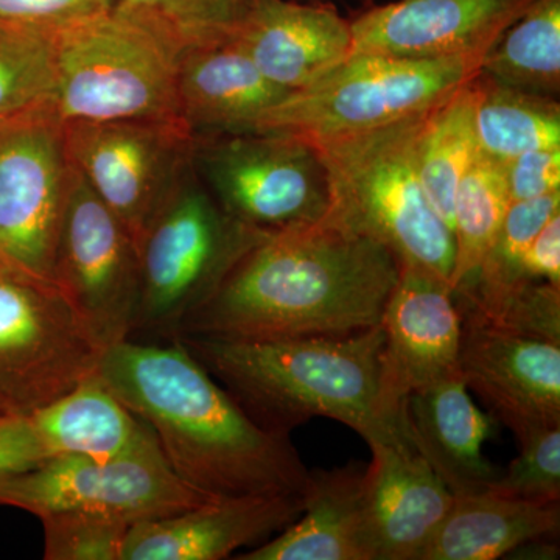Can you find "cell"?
I'll list each match as a JSON object with an SVG mask.
<instances>
[{
    "label": "cell",
    "mask_w": 560,
    "mask_h": 560,
    "mask_svg": "<svg viewBox=\"0 0 560 560\" xmlns=\"http://www.w3.org/2000/svg\"><path fill=\"white\" fill-rule=\"evenodd\" d=\"M54 282L103 350L130 340L140 298L139 246L72 164Z\"/></svg>",
    "instance_id": "7c38bea8"
},
{
    "label": "cell",
    "mask_w": 560,
    "mask_h": 560,
    "mask_svg": "<svg viewBox=\"0 0 560 560\" xmlns=\"http://www.w3.org/2000/svg\"><path fill=\"white\" fill-rule=\"evenodd\" d=\"M381 327L378 410L389 425L407 433L408 397L459 372L463 318L451 283L400 267Z\"/></svg>",
    "instance_id": "5bb4252c"
},
{
    "label": "cell",
    "mask_w": 560,
    "mask_h": 560,
    "mask_svg": "<svg viewBox=\"0 0 560 560\" xmlns=\"http://www.w3.org/2000/svg\"><path fill=\"white\" fill-rule=\"evenodd\" d=\"M463 320L560 346V287L525 280L475 311H459Z\"/></svg>",
    "instance_id": "1f68e13d"
},
{
    "label": "cell",
    "mask_w": 560,
    "mask_h": 560,
    "mask_svg": "<svg viewBox=\"0 0 560 560\" xmlns=\"http://www.w3.org/2000/svg\"><path fill=\"white\" fill-rule=\"evenodd\" d=\"M256 0H116L113 13L150 33L176 60L237 35Z\"/></svg>",
    "instance_id": "83f0119b"
},
{
    "label": "cell",
    "mask_w": 560,
    "mask_h": 560,
    "mask_svg": "<svg viewBox=\"0 0 560 560\" xmlns=\"http://www.w3.org/2000/svg\"><path fill=\"white\" fill-rule=\"evenodd\" d=\"M191 167L221 209L264 232L315 223L330 208V184L318 150L275 132L195 139Z\"/></svg>",
    "instance_id": "9c48e42d"
},
{
    "label": "cell",
    "mask_w": 560,
    "mask_h": 560,
    "mask_svg": "<svg viewBox=\"0 0 560 560\" xmlns=\"http://www.w3.org/2000/svg\"><path fill=\"white\" fill-rule=\"evenodd\" d=\"M0 271H5V270H2V268H0ZM7 272H9V271H7Z\"/></svg>",
    "instance_id": "ab89813d"
},
{
    "label": "cell",
    "mask_w": 560,
    "mask_h": 560,
    "mask_svg": "<svg viewBox=\"0 0 560 560\" xmlns=\"http://www.w3.org/2000/svg\"><path fill=\"white\" fill-rule=\"evenodd\" d=\"M70 162L51 116L0 124V268L55 287ZM57 289V287H55Z\"/></svg>",
    "instance_id": "4fadbf2b"
},
{
    "label": "cell",
    "mask_w": 560,
    "mask_h": 560,
    "mask_svg": "<svg viewBox=\"0 0 560 560\" xmlns=\"http://www.w3.org/2000/svg\"><path fill=\"white\" fill-rule=\"evenodd\" d=\"M219 500L190 488L165 459L154 433L110 458L57 456L0 480V504L36 517L86 512L135 525Z\"/></svg>",
    "instance_id": "ba28073f"
},
{
    "label": "cell",
    "mask_w": 560,
    "mask_h": 560,
    "mask_svg": "<svg viewBox=\"0 0 560 560\" xmlns=\"http://www.w3.org/2000/svg\"><path fill=\"white\" fill-rule=\"evenodd\" d=\"M501 86L556 98L560 91V0H536L481 61Z\"/></svg>",
    "instance_id": "484cf974"
},
{
    "label": "cell",
    "mask_w": 560,
    "mask_h": 560,
    "mask_svg": "<svg viewBox=\"0 0 560 560\" xmlns=\"http://www.w3.org/2000/svg\"><path fill=\"white\" fill-rule=\"evenodd\" d=\"M103 349L55 287L0 271V407L28 416L94 377Z\"/></svg>",
    "instance_id": "30bf717a"
},
{
    "label": "cell",
    "mask_w": 560,
    "mask_h": 560,
    "mask_svg": "<svg viewBox=\"0 0 560 560\" xmlns=\"http://www.w3.org/2000/svg\"><path fill=\"white\" fill-rule=\"evenodd\" d=\"M474 80L430 110L418 140L420 184L451 231L456 189L478 153Z\"/></svg>",
    "instance_id": "4316f807"
},
{
    "label": "cell",
    "mask_w": 560,
    "mask_h": 560,
    "mask_svg": "<svg viewBox=\"0 0 560 560\" xmlns=\"http://www.w3.org/2000/svg\"><path fill=\"white\" fill-rule=\"evenodd\" d=\"M39 521L47 560H121L125 537L131 528L128 523L86 512H55Z\"/></svg>",
    "instance_id": "d6a6232c"
},
{
    "label": "cell",
    "mask_w": 560,
    "mask_h": 560,
    "mask_svg": "<svg viewBox=\"0 0 560 560\" xmlns=\"http://www.w3.org/2000/svg\"><path fill=\"white\" fill-rule=\"evenodd\" d=\"M510 206L503 165L477 153L453 201V290L466 285L477 272Z\"/></svg>",
    "instance_id": "f1b7e54d"
},
{
    "label": "cell",
    "mask_w": 560,
    "mask_h": 560,
    "mask_svg": "<svg viewBox=\"0 0 560 560\" xmlns=\"http://www.w3.org/2000/svg\"><path fill=\"white\" fill-rule=\"evenodd\" d=\"M95 377L153 430L190 488L213 499L304 495L311 470L290 436L257 425L178 338L109 346Z\"/></svg>",
    "instance_id": "7a4b0ae2"
},
{
    "label": "cell",
    "mask_w": 560,
    "mask_h": 560,
    "mask_svg": "<svg viewBox=\"0 0 560 560\" xmlns=\"http://www.w3.org/2000/svg\"><path fill=\"white\" fill-rule=\"evenodd\" d=\"M503 168L511 202L560 190V149L528 151L506 162Z\"/></svg>",
    "instance_id": "d590c367"
},
{
    "label": "cell",
    "mask_w": 560,
    "mask_h": 560,
    "mask_svg": "<svg viewBox=\"0 0 560 560\" xmlns=\"http://www.w3.org/2000/svg\"><path fill=\"white\" fill-rule=\"evenodd\" d=\"M54 49L60 124L180 120L175 55L113 11L54 33Z\"/></svg>",
    "instance_id": "52a82bcc"
},
{
    "label": "cell",
    "mask_w": 560,
    "mask_h": 560,
    "mask_svg": "<svg viewBox=\"0 0 560 560\" xmlns=\"http://www.w3.org/2000/svg\"><path fill=\"white\" fill-rule=\"evenodd\" d=\"M431 109L312 145L329 175L327 215L381 243L400 267L429 272L452 287L453 234L431 208L418 173L419 135Z\"/></svg>",
    "instance_id": "277c9868"
},
{
    "label": "cell",
    "mask_w": 560,
    "mask_h": 560,
    "mask_svg": "<svg viewBox=\"0 0 560 560\" xmlns=\"http://www.w3.org/2000/svg\"><path fill=\"white\" fill-rule=\"evenodd\" d=\"M178 340L271 433L290 436L302 423L326 418L357 431L368 445L410 442L378 410L381 324L341 337Z\"/></svg>",
    "instance_id": "3957f363"
},
{
    "label": "cell",
    "mask_w": 560,
    "mask_h": 560,
    "mask_svg": "<svg viewBox=\"0 0 560 560\" xmlns=\"http://www.w3.org/2000/svg\"><path fill=\"white\" fill-rule=\"evenodd\" d=\"M272 83L301 90L352 54L350 22L329 7L256 0L232 38Z\"/></svg>",
    "instance_id": "d6986e66"
},
{
    "label": "cell",
    "mask_w": 560,
    "mask_h": 560,
    "mask_svg": "<svg viewBox=\"0 0 560 560\" xmlns=\"http://www.w3.org/2000/svg\"><path fill=\"white\" fill-rule=\"evenodd\" d=\"M304 511V495L228 497L131 525L121 560H221L260 545Z\"/></svg>",
    "instance_id": "e0dca14e"
},
{
    "label": "cell",
    "mask_w": 560,
    "mask_h": 560,
    "mask_svg": "<svg viewBox=\"0 0 560 560\" xmlns=\"http://www.w3.org/2000/svg\"><path fill=\"white\" fill-rule=\"evenodd\" d=\"M54 35L0 20V124L55 117Z\"/></svg>",
    "instance_id": "f546056e"
},
{
    "label": "cell",
    "mask_w": 560,
    "mask_h": 560,
    "mask_svg": "<svg viewBox=\"0 0 560 560\" xmlns=\"http://www.w3.org/2000/svg\"><path fill=\"white\" fill-rule=\"evenodd\" d=\"M50 459L27 416L0 418V480Z\"/></svg>",
    "instance_id": "8d00e7d4"
},
{
    "label": "cell",
    "mask_w": 560,
    "mask_h": 560,
    "mask_svg": "<svg viewBox=\"0 0 560 560\" xmlns=\"http://www.w3.org/2000/svg\"><path fill=\"white\" fill-rule=\"evenodd\" d=\"M370 448L364 504L375 560H422L455 497L410 442Z\"/></svg>",
    "instance_id": "ac0fdd59"
},
{
    "label": "cell",
    "mask_w": 560,
    "mask_h": 560,
    "mask_svg": "<svg viewBox=\"0 0 560 560\" xmlns=\"http://www.w3.org/2000/svg\"><path fill=\"white\" fill-rule=\"evenodd\" d=\"M536 0H396L350 22L352 54L485 57Z\"/></svg>",
    "instance_id": "2e32d148"
},
{
    "label": "cell",
    "mask_w": 560,
    "mask_h": 560,
    "mask_svg": "<svg viewBox=\"0 0 560 560\" xmlns=\"http://www.w3.org/2000/svg\"><path fill=\"white\" fill-rule=\"evenodd\" d=\"M458 371L515 440L560 427V346L463 320Z\"/></svg>",
    "instance_id": "9a60e30c"
},
{
    "label": "cell",
    "mask_w": 560,
    "mask_h": 560,
    "mask_svg": "<svg viewBox=\"0 0 560 560\" xmlns=\"http://www.w3.org/2000/svg\"><path fill=\"white\" fill-rule=\"evenodd\" d=\"M405 431L453 497L489 492L500 475L482 452L492 420L471 400L459 372L408 397Z\"/></svg>",
    "instance_id": "44dd1931"
},
{
    "label": "cell",
    "mask_w": 560,
    "mask_h": 560,
    "mask_svg": "<svg viewBox=\"0 0 560 560\" xmlns=\"http://www.w3.org/2000/svg\"><path fill=\"white\" fill-rule=\"evenodd\" d=\"M559 503L541 504L493 492L455 497L422 560H495L526 541L559 536Z\"/></svg>",
    "instance_id": "603a6c76"
},
{
    "label": "cell",
    "mask_w": 560,
    "mask_h": 560,
    "mask_svg": "<svg viewBox=\"0 0 560 560\" xmlns=\"http://www.w3.org/2000/svg\"><path fill=\"white\" fill-rule=\"evenodd\" d=\"M116 0H0V20L54 33L113 11Z\"/></svg>",
    "instance_id": "e575fe53"
},
{
    "label": "cell",
    "mask_w": 560,
    "mask_h": 560,
    "mask_svg": "<svg viewBox=\"0 0 560 560\" xmlns=\"http://www.w3.org/2000/svg\"><path fill=\"white\" fill-rule=\"evenodd\" d=\"M66 154L94 194L142 241L190 171L195 138L180 120L61 124Z\"/></svg>",
    "instance_id": "8fae6325"
},
{
    "label": "cell",
    "mask_w": 560,
    "mask_h": 560,
    "mask_svg": "<svg viewBox=\"0 0 560 560\" xmlns=\"http://www.w3.org/2000/svg\"><path fill=\"white\" fill-rule=\"evenodd\" d=\"M399 275L388 248L329 215L267 232L184 320L178 337L256 341L357 334L381 324Z\"/></svg>",
    "instance_id": "6da1fadb"
},
{
    "label": "cell",
    "mask_w": 560,
    "mask_h": 560,
    "mask_svg": "<svg viewBox=\"0 0 560 560\" xmlns=\"http://www.w3.org/2000/svg\"><path fill=\"white\" fill-rule=\"evenodd\" d=\"M560 212V190L534 200L511 202L492 245L466 285L453 290L459 311H475L525 282L523 256L552 215Z\"/></svg>",
    "instance_id": "4dcf8cb0"
},
{
    "label": "cell",
    "mask_w": 560,
    "mask_h": 560,
    "mask_svg": "<svg viewBox=\"0 0 560 560\" xmlns=\"http://www.w3.org/2000/svg\"><path fill=\"white\" fill-rule=\"evenodd\" d=\"M176 91L180 120L195 139L248 132L291 92L268 80L232 39L180 54Z\"/></svg>",
    "instance_id": "ffe728a7"
},
{
    "label": "cell",
    "mask_w": 560,
    "mask_h": 560,
    "mask_svg": "<svg viewBox=\"0 0 560 560\" xmlns=\"http://www.w3.org/2000/svg\"><path fill=\"white\" fill-rule=\"evenodd\" d=\"M521 455L500 471L489 492L534 503H559L560 427L539 431L518 442Z\"/></svg>",
    "instance_id": "836d02e7"
},
{
    "label": "cell",
    "mask_w": 560,
    "mask_h": 560,
    "mask_svg": "<svg viewBox=\"0 0 560 560\" xmlns=\"http://www.w3.org/2000/svg\"><path fill=\"white\" fill-rule=\"evenodd\" d=\"M474 130L478 153L504 165L523 153L560 149L558 98L474 80Z\"/></svg>",
    "instance_id": "d4e9b609"
},
{
    "label": "cell",
    "mask_w": 560,
    "mask_h": 560,
    "mask_svg": "<svg viewBox=\"0 0 560 560\" xmlns=\"http://www.w3.org/2000/svg\"><path fill=\"white\" fill-rule=\"evenodd\" d=\"M523 278L560 287V212L537 232L522 261Z\"/></svg>",
    "instance_id": "74e56055"
},
{
    "label": "cell",
    "mask_w": 560,
    "mask_h": 560,
    "mask_svg": "<svg viewBox=\"0 0 560 560\" xmlns=\"http://www.w3.org/2000/svg\"><path fill=\"white\" fill-rule=\"evenodd\" d=\"M361 464L311 470L304 511L238 560H375Z\"/></svg>",
    "instance_id": "7402d4cb"
},
{
    "label": "cell",
    "mask_w": 560,
    "mask_h": 560,
    "mask_svg": "<svg viewBox=\"0 0 560 560\" xmlns=\"http://www.w3.org/2000/svg\"><path fill=\"white\" fill-rule=\"evenodd\" d=\"M27 418L50 458H110L153 433L95 375Z\"/></svg>",
    "instance_id": "cb8c5ba5"
},
{
    "label": "cell",
    "mask_w": 560,
    "mask_h": 560,
    "mask_svg": "<svg viewBox=\"0 0 560 560\" xmlns=\"http://www.w3.org/2000/svg\"><path fill=\"white\" fill-rule=\"evenodd\" d=\"M265 234L228 215L190 167L139 243L140 298L132 335L178 337L184 320Z\"/></svg>",
    "instance_id": "8992f818"
},
{
    "label": "cell",
    "mask_w": 560,
    "mask_h": 560,
    "mask_svg": "<svg viewBox=\"0 0 560 560\" xmlns=\"http://www.w3.org/2000/svg\"><path fill=\"white\" fill-rule=\"evenodd\" d=\"M482 58L350 55L265 110L248 132H275L316 143L385 127L447 101L480 73Z\"/></svg>",
    "instance_id": "5b68a950"
},
{
    "label": "cell",
    "mask_w": 560,
    "mask_h": 560,
    "mask_svg": "<svg viewBox=\"0 0 560 560\" xmlns=\"http://www.w3.org/2000/svg\"><path fill=\"white\" fill-rule=\"evenodd\" d=\"M3 416H11V415H9V412H7L5 410H3L2 407H0V418H3Z\"/></svg>",
    "instance_id": "f35d334b"
}]
</instances>
